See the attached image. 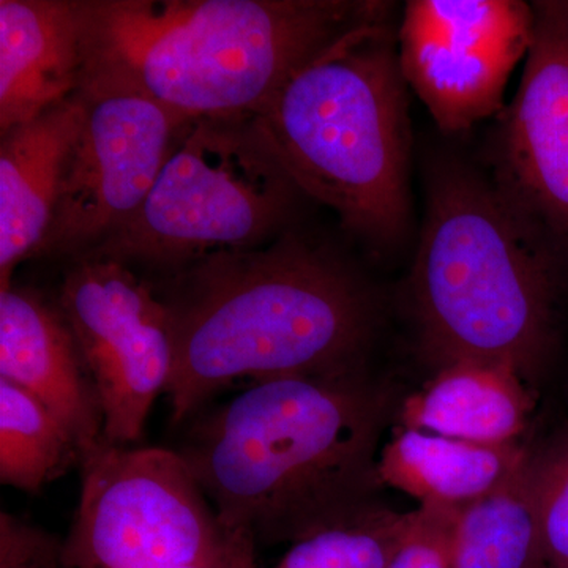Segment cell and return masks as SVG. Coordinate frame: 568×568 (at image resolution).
I'll use <instances>...</instances> for the list:
<instances>
[{"instance_id":"6da1fadb","label":"cell","mask_w":568,"mask_h":568,"mask_svg":"<svg viewBox=\"0 0 568 568\" xmlns=\"http://www.w3.org/2000/svg\"><path fill=\"white\" fill-rule=\"evenodd\" d=\"M388 409L365 372L257 381L197 418L178 454L231 536L294 544L375 503Z\"/></svg>"},{"instance_id":"7a4b0ae2","label":"cell","mask_w":568,"mask_h":568,"mask_svg":"<svg viewBox=\"0 0 568 568\" xmlns=\"http://www.w3.org/2000/svg\"><path fill=\"white\" fill-rule=\"evenodd\" d=\"M164 304L175 424L239 381L364 373L376 324L361 276L293 234L194 261Z\"/></svg>"},{"instance_id":"3957f363","label":"cell","mask_w":568,"mask_h":568,"mask_svg":"<svg viewBox=\"0 0 568 568\" xmlns=\"http://www.w3.org/2000/svg\"><path fill=\"white\" fill-rule=\"evenodd\" d=\"M80 92L144 97L194 121L256 115L387 2L78 0Z\"/></svg>"},{"instance_id":"277c9868","label":"cell","mask_w":568,"mask_h":568,"mask_svg":"<svg viewBox=\"0 0 568 568\" xmlns=\"http://www.w3.org/2000/svg\"><path fill=\"white\" fill-rule=\"evenodd\" d=\"M256 122L298 192L377 248L410 222V129L392 3L302 67Z\"/></svg>"},{"instance_id":"5b68a950","label":"cell","mask_w":568,"mask_h":568,"mask_svg":"<svg viewBox=\"0 0 568 568\" xmlns=\"http://www.w3.org/2000/svg\"><path fill=\"white\" fill-rule=\"evenodd\" d=\"M562 268L507 211L487 175L459 160L432 171L410 297L426 354L506 364L538 379L558 342Z\"/></svg>"},{"instance_id":"8992f818","label":"cell","mask_w":568,"mask_h":568,"mask_svg":"<svg viewBox=\"0 0 568 568\" xmlns=\"http://www.w3.org/2000/svg\"><path fill=\"white\" fill-rule=\"evenodd\" d=\"M182 132L136 215L85 256L179 265L283 230L302 193L256 115L194 119Z\"/></svg>"},{"instance_id":"52a82bcc","label":"cell","mask_w":568,"mask_h":568,"mask_svg":"<svg viewBox=\"0 0 568 568\" xmlns=\"http://www.w3.org/2000/svg\"><path fill=\"white\" fill-rule=\"evenodd\" d=\"M82 470L65 568H253L178 452L102 446Z\"/></svg>"},{"instance_id":"ba28073f","label":"cell","mask_w":568,"mask_h":568,"mask_svg":"<svg viewBox=\"0 0 568 568\" xmlns=\"http://www.w3.org/2000/svg\"><path fill=\"white\" fill-rule=\"evenodd\" d=\"M61 312L103 414V446L142 435L174 364L168 306L125 264L85 256L67 274Z\"/></svg>"},{"instance_id":"9c48e42d","label":"cell","mask_w":568,"mask_h":568,"mask_svg":"<svg viewBox=\"0 0 568 568\" xmlns=\"http://www.w3.org/2000/svg\"><path fill=\"white\" fill-rule=\"evenodd\" d=\"M517 95L496 115L489 182L545 253L568 268V0L534 2Z\"/></svg>"},{"instance_id":"30bf717a","label":"cell","mask_w":568,"mask_h":568,"mask_svg":"<svg viewBox=\"0 0 568 568\" xmlns=\"http://www.w3.org/2000/svg\"><path fill=\"white\" fill-rule=\"evenodd\" d=\"M534 26L532 3L521 0H409L396 29L407 88L444 133H465L506 108Z\"/></svg>"},{"instance_id":"8fae6325","label":"cell","mask_w":568,"mask_h":568,"mask_svg":"<svg viewBox=\"0 0 568 568\" xmlns=\"http://www.w3.org/2000/svg\"><path fill=\"white\" fill-rule=\"evenodd\" d=\"M81 93L84 122L40 253H91L122 230L148 200L190 122L144 97Z\"/></svg>"},{"instance_id":"7c38bea8","label":"cell","mask_w":568,"mask_h":568,"mask_svg":"<svg viewBox=\"0 0 568 568\" xmlns=\"http://www.w3.org/2000/svg\"><path fill=\"white\" fill-rule=\"evenodd\" d=\"M0 377L24 388L69 428L81 463L103 446V414L62 312L36 291H0Z\"/></svg>"},{"instance_id":"4fadbf2b","label":"cell","mask_w":568,"mask_h":568,"mask_svg":"<svg viewBox=\"0 0 568 568\" xmlns=\"http://www.w3.org/2000/svg\"><path fill=\"white\" fill-rule=\"evenodd\" d=\"M85 118L74 93L39 118L2 133L0 142V291L21 261L39 254L58 211L71 152Z\"/></svg>"},{"instance_id":"5bb4252c","label":"cell","mask_w":568,"mask_h":568,"mask_svg":"<svg viewBox=\"0 0 568 568\" xmlns=\"http://www.w3.org/2000/svg\"><path fill=\"white\" fill-rule=\"evenodd\" d=\"M78 0H0V132L80 92Z\"/></svg>"},{"instance_id":"9a60e30c","label":"cell","mask_w":568,"mask_h":568,"mask_svg":"<svg viewBox=\"0 0 568 568\" xmlns=\"http://www.w3.org/2000/svg\"><path fill=\"white\" fill-rule=\"evenodd\" d=\"M534 395L514 366L457 361L437 368L407 396L402 426L484 446L517 444L528 428Z\"/></svg>"},{"instance_id":"2e32d148","label":"cell","mask_w":568,"mask_h":568,"mask_svg":"<svg viewBox=\"0 0 568 568\" xmlns=\"http://www.w3.org/2000/svg\"><path fill=\"white\" fill-rule=\"evenodd\" d=\"M529 455L521 443L484 446L402 426L381 448L379 477L418 507L457 514L500 487Z\"/></svg>"},{"instance_id":"e0dca14e","label":"cell","mask_w":568,"mask_h":568,"mask_svg":"<svg viewBox=\"0 0 568 568\" xmlns=\"http://www.w3.org/2000/svg\"><path fill=\"white\" fill-rule=\"evenodd\" d=\"M529 458L500 487L454 515V568H549L530 489Z\"/></svg>"},{"instance_id":"ac0fdd59","label":"cell","mask_w":568,"mask_h":568,"mask_svg":"<svg viewBox=\"0 0 568 568\" xmlns=\"http://www.w3.org/2000/svg\"><path fill=\"white\" fill-rule=\"evenodd\" d=\"M81 463L77 439L36 396L0 377V481L36 493Z\"/></svg>"},{"instance_id":"d6986e66","label":"cell","mask_w":568,"mask_h":568,"mask_svg":"<svg viewBox=\"0 0 568 568\" xmlns=\"http://www.w3.org/2000/svg\"><path fill=\"white\" fill-rule=\"evenodd\" d=\"M413 515L366 504L295 540L276 568H388Z\"/></svg>"},{"instance_id":"ffe728a7","label":"cell","mask_w":568,"mask_h":568,"mask_svg":"<svg viewBox=\"0 0 568 568\" xmlns=\"http://www.w3.org/2000/svg\"><path fill=\"white\" fill-rule=\"evenodd\" d=\"M529 480L549 568H568V428L530 450Z\"/></svg>"},{"instance_id":"44dd1931","label":"cell","mask_w":568,"mask_h":568,"mask_svg":"<svg viewBox=\"0 0 568 568\" xmlns=\"http://www.w3.org/2000/svg\"><path fill=\"white\" fill-rule=\"evenodd\" d=\"M455 514L418 507L405 540L388 568H454L452 523Z\"/></svg>"},{"instance_id":"7402d4cb","label":"cell","mask_w":568,"mask_h":568,"mask_svg":"<svg viewBox=\"0 0 568 568\" xmlns=\"http://www.w3.org/2000/svg\"><path fill=\"white\" fill-rule=\"evenodd\" d=\"M0 568H65L63 545L44 530L3 511L0 515Z\"/></svg>"},{"instance_id":"603a6c76","label":"cell","mask_w":568,"mask_h":568,"mask_svg":"<svg viewBox=\"0 0 568 568\" xmlns=\"http://www.w3.org/2000/svg\"><path fill=\"white\" fill-rule=\"evenodd\" d=\"M189 568H212V567H189Z\"/></svg>"}]
</instances>
